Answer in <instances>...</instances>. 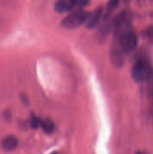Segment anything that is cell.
<instances>
[{
  "label": "cell",
  "mask_w": 153,
  "mask_h": 154,
  "mask_svg": "<svg viewBox=\"0 0 153 154\" xmlns=\"http://www.w3.org/2000/svg\"><path fill=\"white\" fill-rule=\"evenodd\" d=\"M30 124H31V126L32 128H38L40 126V125H41V119L37 118V117H32L31 119Z\"/></svg>",
  "instance_id": "obj_12"
},
{
  "label": "cell",
  "mask_w": 153,
  "mask_h": 154,
  "mask_svg": "<svg viewBox=\"0 0 153 154\" xmlns=\"http://www.w3.org/2000/svg\"><path fill=\"white\" fill-rule=\"evenodd\" d=\"M152 118H153V108H152Z\"/></svg>",
  "instance_id": "obj_15"
},
{
  "label": "cell",
  "mask_w": 153,
  "mask_h": 154,
  "mask_svg": "<svg viewBox=\"0 0 153 154\" xmlns=\"http://www.w3.org/2000/svg\"><path fill=\"white\" fill-rule=\"evenodd\" d=\"M119 3H120V0H109L106 7V12H104L103 15L106 17H111L112 14L117 9Z\"/></svg>",
  "instance_id": "obj_8"
},
{
  "label": "cell",
  "mask_w": 153,
  "mask_h": 154,
  "mask_svg": "<svg viewBox=\"0 0 153 154\" xmlns=\"http://www.w3.org/2000/svg\"><path fill=\"white\" fill-rule=\"evenodd\" d=\"M51 154H60V153H58V152H53V153Z\"/></svg>",
  "instance_id": "obj_14"
},
{
  "label": "cell",
  "mask_w": 153,
  "mask_h": 154,
  "mask_svg": "<svg viewBox=\"0 0 153 154\" xmlns=\"http://www.w3.org/2000/svg\"><path fill=\"white\" fill-rule=\"evenodd\" d=\"M134 154H147L145 152H142V151H137Z\"/></svg>",
  "instance_id": "obj_13"
},
{
  "label": "cell",
  "mask_w": 153,
  "mask_h": 154,
  "mask_svg": "<svg viewBox=\"0 0 153 154\" xmlns=\"http://www.w3.org/2000/svg\"><path fill=\"white\" fill-rule=\"evenodd\" d=\"M142 35L145 41H147L150 44H153V25L146 27L142 32Z\"/></svg>",
  "instance_id": "obj_10"
},
{
  "label": "cell",
  "mask_w": 153,
  "mask_h": 154,
  "mask_svg": "<svg viewBox=\"0 0 153 154\" xmlns=\"http://www.w3.org/2000/svg\"><path fill=\"white\" fill-rule=\"evenodd\" d=\"M125 53L122 51L115 40H113L110 48V60L115 68H122L125 61Z\"/></svg>",
  "instance_id": "obj_4"
},
{
  "label": "cell",
  "mask_w": 153,
  "mask_h": 154,
  "mask_svg": "<svg viewBox=\"0 0 153 154\" xmlns=\"http://www.w3.org/2000/svg\"><path fill=\"white\" fill-rule=\"evenodd\" d=\"M18 145V140L14 135H8L5 137L1 142V148L5 152H12L16 149Z\"/></svg>",
  "instance_id": "obj_7"
},
{
  "label": "cell",
  "mask_w": 153,
  "mask_h": 154,
  "mask_svg": "<svg viewBox=\"0 0 153 154\" xmlns=\"http://www.w3.org/2000/svg\"><path fill=\"white\" fill-rule=\"evenodd\" d=\"M79 0H57L54 4V10L58 14L69 13L78 8Z\"/></svg>",
  "instance_id": "obj_5"
},
{
  "label": "cell",
  "mask_w": 153,
  "mask_h": 154,
  "mask_svg": "<svg viewBox=\"0 0 153 154\" xmlns=\"http://www.w3.org/2000/svg\"><path fill=\"white\" fill-rule=\"evenodd\" d=\"M152 17H153V14H152Z\"/></svg>",
  "instance_id": "obj_16"
},
{
  "label": "cell",
  "mask_w": 153,
  "mask_h": 154,
  "mask_svg": "<svg viewBox=\"0 0 153 154\" xmlns=\"http://www.w3.org/2000/svg\"><path fill=\"white\" fill-rule=\"evenodd\" d=\"M40 126L42 128V130L48 134H50L54 132L55 130V125L53 124V122L50 119H44V120H41V125Z\"/></svg>",
  "instance_id": "obj_9"
},
{
  "label": "cell",
  "mask_w": 153,
  "mask_h": 154,
  "mask_svg": "<svg viewBox=\"0 0 153 154\" xmlns=\"http://www.w3.org/2000/svg\"><path fill=\"white\" fill-rule=\"evenodd\" d=\"M103 14H104V8L101 6L97 7L94 12L90 13L86 23V27L89 30L97 28L103 18Z\"/></svg>",
  "instance_id": "obj_6"
},
{
  "label": "cell",
  "mask_w": 153,
  "mask_h": 154,
  "mask_svg": "<svg viewBox=\"0 0 153 154\" xmlns=\"http://www.w3.org/2000/svg\"><path fill=\"white\" fill-rule=\"evenodd\" d=\"M114 40L117 42L118 45L125 54L133 52L138 45V36L132 28L114 36Z\"/></svg>",
  "instance_id": "obj_2"
},
{
  "label": "cell",
  "mask_w": 153,
  "mask_h": 154,
  "mask_svg": "<svg viewBox=\"0 0 153 154\" xmlns=\"http://www.w3.org/2000/svg\"><path fill=\"white\" fill-rule=\"evenodd\" d=\"M152 69L151 63L148 59L140 58L133 65L132 77L137 83L147 81L152 72Z\"/></svg>",
  "instance_id": "obj_3"
},
{
  "label": "cell",
  "mask_w": 153,
  "mask_h": 154,
  "mask_svg": "<svg viewBox=\"0 0 153 154\" xmlns=\"http://www.w3.org/2000/svg\"><path fill=\"white\" fill-rule=\"evenodd\" d=\"M147 95L149 96V97L153 98V69L152 72L150 76V78L147 80Z\"/></svg>",
  "instance_id": "obj_11"
},
{
  "label": "cell",
  "mask_w": 153,
  "mask_h": 154,
  "mask_svg": "<svg viewBox=\"0 0 153 154\" xmlns=\"http://www.w3.org/2000/svg\"><path fill=\"white\" fill-rule=\"evenodd\" d=\"M89 14L90 13L84 9H75L62 19L60 26L66 30H75L87 23Z\"/></svg>",
  "instance_id": "obj_1"
}]
</instances>
